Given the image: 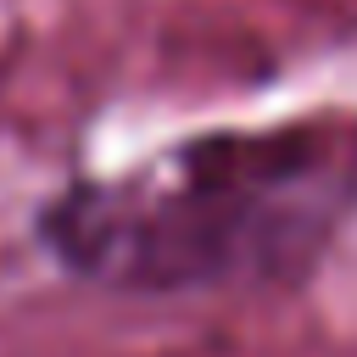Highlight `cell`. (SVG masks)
Returning a JSON list of instances; mask_svg holds the SVG:
<instances>
[{
	"instance_id": "obj_1",
	"label": "cell",
	"mask_w": 357,
	"mask_h": 357,
	"mask_svg": "<svg viewBox=\"0 0 357 357\" xmlns=\"http://www.w3.org/2000/svg\"><path fill=\"white\" fill-rule=\"evenodd\" d=\"M240 178L218 173L173 195L89 190L50 212V240L67 262L117 284H195L284 262L301 218Z\"/></svg>"
}]
</instances>
